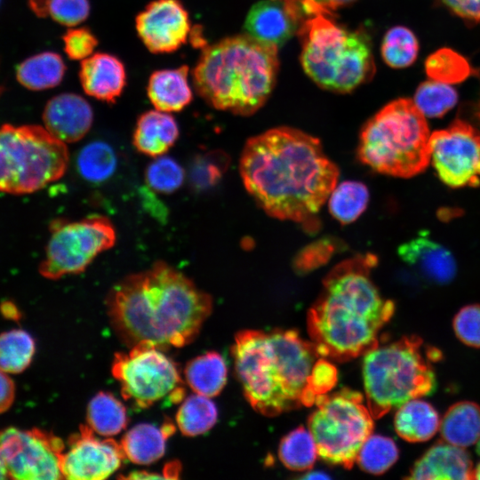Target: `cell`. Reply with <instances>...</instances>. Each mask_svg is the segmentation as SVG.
Wrapping results in <instances>:
<instances>
[{"mask_svg": "<svg viewBox=\"0 0 480 480\" xmlns=\"http://www.w3.org/2000/svg\"><path fill=\"white\" fill-rule=\"evenodd\" d=\"M378 262L370 252L356 254L333 267L308 315V331L322 357L345 362L364 355L379 343V332L395 312L371 273Z\"/></svg>", "mask_w": 480, "mask_h": 480, "instance_id": "obj_3", "label": "cell"}, {"mask_svg": "<svg viewBox=\"0 0 480 480\" xmlns=\"http://www.w3.org/2000/svg\"><path fill=\"white\" fill-rule=\"evenodd\" d=\"M477 116H478V118H479V120H480V101H479V108H478Z\"/></svg>", "mask_w": 480, "mask_h": 480, "instance_id": "obj_54", "label": "cell"}, {"mask_svg": "<svg viewBox=\"0 0 480 480\" xmlns=\"http://www.w3.org/2000/svg\"><path fill=\"white\" fill-rule=\"evenodd\" d=\"M452 327L461 342L480 348V305H468L460 308L453 318Z\"/></svg>", "mask_w": 480, "mask_h": 480, "instance_id": "obj_44", "label": "cell"}, {"mask_svg": "<svg viewBox=\"0 0 480 480\" xmlns=\"http://www.w3.org/2000/svg\"><path fill=\"white\" fill-rule=\"evenodd\" d=\"M474 479H480V463L474 468Z\"/></svg>", "mask_w": 480, "mask_h": 480, "instance_id": "obj_52", "label": "cell"}, {"mask_svg": "<svg viewBox=\"0 0 480 480\" xmlns=\"http://www.w3.org/2000/svg\"><path fill=\"white\" fill-rule=\"evenodd\" d=\"M303 478H329V476L323 474V472H312L310 474H307Z\"/></svg>", "mask_w": 480, "mask_h": 480, "instance_id": "obj_51", "label": "cell"}, {"mask_svg": "<svg viewBox=\"0 0 480 480\" xmlns=\"http://www.w3.org/2000/svg\"><path fill=\"white\" fill-rule=\"evenodd\" d=\"M239 172L247 192L269 216L308 226L337 185L339 169L320 140L292 127L249 139Z\"/></svg>", "mask_w": 480, "mask_h": 480, "instance_id": "obj_1", "label": "cell"}, {"mask_svg": "<svg viewBox=\"0 0 480 480\" xmlns=\"http://www.w3.org/2000/svg\"><path fill=\"white\" fill-rule=\"evenodd\" d=\"M174 429L172 422H165L161 428L149 423L134 426L120 443L125 458L140 465L158 460L164 455L166 440Z\"/></svg>", "mask_w": 480, "mask_h": 480, "instance_id": "obj_24", "label": "cell"}, {"mask_svg": "<svg viewBox=\"0 0 480 480\" xmlns=\"http://www.w3.org/2000/svg\"><path fill=\"white\" fill-rule=\"evenodd\" d=\"M87 422L100 436H115L127 425L126 409L112 394L98 393L88 404Z\"/></svg>", "mask_w": 480, "mask_h": 480, "instance_id": "obj_29", "label": "cell"}, {"mask_svg": "<svg viewBox=\"0 0 480 480\" xmlns=\"http://www.w3.org/2000/svg\"><path fill=\"white\" fill-rule=\"evenodd\" d=\"M443 2L460 18L480 22V0H443Z\"/></svg>", "mask_w": 480, "mask_h": 480, "instance_id": "obj_46", "label": "cell"}, {"mask_svg": "<svg viewBox=\"0 0 480 480\" xmlns=\"http://www.w3.org/2000/svg\"><path fill=\"white\" fill-rule=\"evenodd\" d=\"M116 162V153L108 143L93 141L80 150L76 164L84 179L91 182H101L113 174Z\"/></svg>", "mask_w": 480, "mask_h": 480, "instance_id": "obj_34", "label": "cell"}, {"mask_svg": "<svg viewBox=\"0 0 480 480\" xmlns=\"http://www.w3.org/2000/svg\"><path fill=\"white\" fill-rule=\"evenodd\" d=\"M442 439L459 447H468L480 438V406L469 401L452 404L440 421Z\"/></svg>", "mask_w": 480, "mask_h": 480, "instance_id": "obj_26", "label": "cell"}, {"mask_svg": "<svg viewBox=\"0 0 480 480\" xmlns=\"http://www.w3.org/2000/svg\"><path fill=\"white\" fill-rule=\"evenodd\" d=\"M419 44L409 28L396 26L387 31L381 44V56L391 68H403L411 66L416 60Z\"/></svg>", "mask_w": 480, "mask_h": 480, "instance_id": "obj_35", "label": "cell"}, {"mask_svg": "<svg viewBox=\"0 0 480 480\" xmlns=\"http://www.w3.org/2000/svg\"><path fill=\"white\" fill-rule=\"evenodd\" d=\"M476 452H477V453L480 455V438H479V440L477 441Z\"/></svg>", "mask_w": 480, "mask_h": 480, "instance_id": "obj_53", "label": "cell"}, {"mask_svg": "<svg viewBox=\"0 0 480 480\" xmlns=\"http://www.w3.org/2000/svg\"><path fill=\"white\" fill-rule=\"evenodd\" d=\"M398 255L424 278L436 284H446L455 276L457 265L452 252L425 232L401 244Z\"/></svg>", "mask_w": 480, "mask_h": 480, "instance_id": "obj_19", "label": "cell"}, {"mask_svg": "<svg viewBox=\"0 0 480 480\" xmlns=\"http://www.w3.org/2000/svg\"><path fill=\"white\" fill-rule=\"evenodd\" d=\"M94 431L82 425L68 440L61 459L63 479L101 480L108 478L125 458L120 443L112 438H99Z\"/></svg>", "mask_w": 480, "mask_h": 480, "instance_id": "obj_15", "label": "cell"}, {"mask_svg": "<svg viewBox=\"0 0 480 480\" xmlns=\"http://www.w3.org/2000/svg\"><path fill=\"white\" fill-rule=\"evenodd\" d=\"M300 0H260L250 9L247 35L277 47L298 32L306 17Z\"/></svg>", "mask_w": 480, "mask_h": 480, "instance_id": "obj_17", "label": "cell"}, {"mask_svg": "<svg viewBox=\"0 0 480 480\" xmlns=\"http://www.w3.org/2000/svg\"><path fill=\"white\" fill-rule=\"evenodd\" d=\"M229 159L223 152H209L198 156L191 168L192 184L197 189H205L216 185L228 166Z\"/></svg>", "mask_w": 480, "mask_h": 480, "instance_id": "obj_42", "label": "cell"}, {"mask_svg": "<svg viewBox=\"0 0 480 480\" xmlns=\"http://www.w3.org/2000/svg\"><path fill=\"white\" fill-rule=\"evenodd\" d=\"M244 396L258 412L276 416L307 406L308 380L321 357L296 331L239 332L231 348Z\"/></svg>", "mask_w": 480, "mask_h": 480, "instance_id": "obj_4", "label": "cell"}, {"mask_svg": "<svg viewBox=\"0 0 480 480\" xmlns=\"http://www.w3.org/2000/svg\"><path fill=\"white\" fill-rule=\"evenodd\" d=\"M338 372L329 361L318 358L308 380L307 406L315 404L317 396L327 394L337 383Z\"/></svg>", "mask_w": 480, "mask_h": 480, "instance_id": "obj_43", "label": "cell"}, {"mask_svg": "<svg viewBox=\"0 0 480 480\" xmlns=\"http://www.w3.org/2000/svg\"><path fill=\"white\" fill-rule=\"evenodd\" d=\"M116 239V229L104 216L92 215L75 221L54 220L50 225V237L39 273L50 280L79 274L99 254L110 249Z\"/></svg>", "mask_w": 480, "mask_h": 480, "instance_id": "obj_11", "label": "cell"}, {"mask_svg": "<svg viewBox=\"0 0 480 480\" xmlns=\"http://www.w3.org/2000/svg\"><path fill=\"white\" fill-rule=\"evenodd\" d=\"M64 51L69 59L83 60L93 53L98 39L87 28H74L63 36Z\"/></svg>", "mask_w": 480, "mask_h": 480, "instance_id": "obj_45", "label": "cell"}, {"mask_svg": "<svg viewBox=\"0 0 480 480\" xmlns=\"http://www.w3.org/2000/svg\"><path fill=\"white\" fill-rule=\"evenodd\" d=\"M4 91L0 85V95ZM66 143L36 124L0 125V192L24 195L60 179L68 164Z\"/></svg>", "mask_w": 480, "mask_h": 480, "instance_id": "obj_9", "label": "cell"}, {"mask_svg": "<svg viewBox=\"0 0 480 480\" xmlns=\"http://www.w3.org/2000/svg\"><path fill=\"white\" fill-rule=\"evenodd\" d=\"M298 33L303 69L321 88L345 93L374 75V59L367 34L339 25L332 13L308 16Z\"/></svg>", "mask_w": 480, "mask_h": 480, "instance_id": "obj_7", "label": "cell"}, {"mask_svg": "<svg viewBox=\"0 0 480 480\" xmlns=\"http://www.w3.org/2000/svg\"><path fill=\"white\" fill-rule=\"evenodd\" d=\"M408 479H474V468L468 453L446 442H437L414 463Z\"/></svg>", "mask_w": 480, "mask_h": 480, "instance_id": "obj_20", "label": "cell"}, {"mask_svg": "<svg viewBox=\"0 0 480 480\" xmlns=\"http://www.w3.org/2000/svg\"><path fill=\"white\" fill-rule=\"evenodd\" d=\"M218 411L210 397L194 394L183 400L176 414L177 426L188 436L210 430L216 423Z\"/></svg>", "mask_w": 480, "mask_h": 480, "instance_id": "obj_32", "label": "cell"}, {"mask_svg": "<svg viewBox=\"0 0 480 480\" xmlns=\"http://www.w3.org/2000/svg\"><path fill=\"white\" fill-rule=\"evenodd\" d=\"M430 160L438 178L451 188L480 185V132L457 119L430 134Z\"/></svg>", "mask_w": 480, "mask_h": 480, "instance_id": "obj_14", "label": "cell"}, {"mask_svg": "<svg viewBox=\"0 0 480 480\" xmlns=\"http://www.w3.org/2000/svg\"><path fill=\"white\" fill-rule=\"evenodd\" d=\"M398 408L394 427L397 435L408 442L427 441L440 428L441 420L437 412L425 401L412 399Z\"/></svg>", "mask_w": 480, "mask_h": 480, "instance_id": "obj_25", "label": "cell"}, {"mask_svg": "<svg viewBox=\"0 0 480 480\" xmlns=\"http://www.w3.org/2000/svg\"><path fill=\"white\" fill-rule=\"evenodd\" d=\"M317 452L316 444L309 432L299 427L287 434L280 442L278 455L282 463L296 471L313 467Z\"/></svg>", "mask_w": 480, "mask_h": 480, "instance_id": "obj_33", "label": "cell"}, {"mask_svg": "<svg viewBox=\"0 0 480 480\" xmlns=\"http://www.w3.org/2000/svg\"><path fill=\"white\" fill-rule=\"evenodd\" d=\"M306 16L316 12L332 13L336 9L355 0H300Z\"/></svg>", "mask_w": 480, "mask_h": 480, "instance_id": "obj_47", "label": "cell"}, {"mask_svg": "<svg viewBox=\"0 0 480 480\" xmlns=\"http://www.w3.org/2000/svg\"><path fill=\"white\" fill-rule=\"evenodd\" d=\"M227 365L217 352H207L189 361L184 375L189 388L196 393L212 397L220 393L227 381Z\"/></svg>", "mask_w": 480, "mask_h": 480, "instance_id": "obj_27", "label": "cell"}, {"mask_svg": "<svg viewBox=\"0 0 480 480\" xmlns=\"http://www.w3.org/2000/svg\"><path fill=\"white\" fill-rule=\"evenodd\" d=\"M364 356V385L373 419L436 389L432 363L439 359L440 352L424 346L420 337L406 336L387 344L378 343Z\"/></svg>", "mask_w": 480, "mask_h": 480, "instance_id": "obj_6", "label": "cell"}, {"mask_svg": "<svg viewBox=\"0 0 480 480\" xmlns=\"http://www.w3.org/2000/svg\"><path fill=\"white\" fill-rule=\"evenodd\" d=\"M31 10L39 17L50 16L56 22L75 27L90 13L88 0H28Z\"/></svg>", "mask_w": 480, "mask_h": 480, "instance_id": "obj_39", "label": "cell"}, {"mask_svg": "<svg viewBox=\"0 0 480 480\" xmlns=\"http://www.w3.org/2000/svg\"><path fill=\"white\" fill-rule=\"evenodd\" d=\"M7 478H8V474H7L6 467L0 454V479H7Z\"/></svg>", "mask_w": 480, "mask_h": 480, "instance_id": "obj_50", "label": "cell"}, {"mask_svg": "<svg viewBox=\"0 0 480 480\" xmlns=\"http://www.w3.org/2000/svg\"><path fill=\"white\" fill-rule=\"evenodd\" d=\"M183 168L169 156H157L146 170L148 186L160 193L170 194L180 188L184 181Z\"/></svg>", "mask_w": 480, "mask_h": 480, "instance_id": "obj_41", "label": "cell"}, {"mask_svg": "<svg viewBox=\"0 0 480 480\" xmlns=\"http://www.w3.org/2000/svg\"><path fill=\"white\" fill-rule=\"evenodd\" d=\"M179 132L178 124L171 114L157 109L149 110L139 116L132 143L140 153L157 157L175 144Z\"/></svg>", "mask_w": 480, "mask_h": 480, "instance_id": "obj_22", "label": "cell"}, {"mask_svg": "<svg viewBox=\"0 0 480 480\" xmlns=\"http://www.w3.org/2000/svg\"><path fill=\"white\" fill-rule=\"evenodd\" d=\"M118 337L129 347H182L198 334L212 309V297L164 261L118 282L107 299Z\"/></svg>", "mask_w": 480, "mask_h": 480, "instance_id": "obj_2", "label": "cell"}, {"mask_svg": "<svg viewBox=\"0 0 480 480\" xmlns=\"http://www.w3.org/2000/svg\"><path fill=\"white\" fill-rule=\"evenodd\" d=\"M458 100L456 91L448 84L429 80L419 85L414 104L428 117H441L452 108Z\"/></svg>", "mask_w": 480, "mask_h": 480, "instance_id": "obj_38", "label": "cell"}, {"mask_svg": "<svg viewBox=\"0 0 480 480\" xmlns=\"http://www.w3.org/2000/svg\"><path fill=\"white\" fill-rule=\"evenodd\" d=\"M65 63L58 53L44 52L29 57L17 68L20 84L32 91H42L58 85L65 74Z\"/></svg>", "mask_w": 480, "mask_h": 480, "instance_id": "obj_28", "label": "cell"}, {"mask_svg": "<svg viewBox=\"0 0 480 480\" xmlns=\"http://www.w3.org/2000/svg\"><path fill=\"white\" fill-rule=\"evenodd\" d=\"M36 352L34 338L25 330L12 329L0 333V370L12 374L24 372Z\"/></svg>", "mask_w": 480, "mask_h": 480, "instance_id": "obj_31", "label": "cell"}, {"mask_svg": "<svg viewBox=\"0 0 480 480\" xmlns=\"http://www.w3.org/2000/svg\"><path fill=\"white\" fill-rule=\"evenodd\" d=\"M137 33L153 53H168L183 45L190 34L188 12L180 0H154L136 17Z\"/></svg>", "mask_w": 480, "mask_h": 480, "instance_id": "obj_16", "label": "cell"}, {"mask_svg": "<svg viewBox=\"0 0 480 480\" xmlns=\"http://www.w3.org/2000/svg\"><path fill=\"white\" fill-rule=\"evenodd\" d=\"M344 248V243L336 237H321L305 245L295 254L292 267L298 274H308L325 265Z\"/></svg>", "mask_w": 480, "mask_h": 480, "instance_id": "obj_40", "label": "cell"}, {"mask_svg": "<svg viewBox=\"0 0 480 480\" xmlns=\"http://www.w3.org/2000/svg\"><path fill=\"white\" fill-rule=\"evenodd\" d=\"M308 429L318 455L325 461L351 468L373 429V417L360 393L342 388L316 397Z\"/></svg>", "mask_w": 480, "mask_h": 480, "instance_id": "obj_10", "label": "cell"}, {"mask_svg": "<svg viewBox=\"0 0 480 480\" xmlns=\"http://www.w3.org/2000/svg\"><path fill=\"white\" fill-rule=\"evenodd\" d=\"M79 78L87 95L114 103L125 87L126 71L117 57L96 52L82 60Z\"/></svg>", "mask_w": 480, "mask_h": 480, "instance_id": "obj_21", "label": "cell"}, {"mask_svg": "<svg viewBox=\"0 0 480 480\" xmlns=\"http://www.w3.org/2000/svg\"><path fill=\"white\" fill-rule=\"evenodd\" d=\"M188 67L184 65L151 74L147 93L156 109L179 112L191 102L193 92L188 82Z\"/></svg>", "mask_w": 480, "mask_h": 480, "instance_id": "obj_23", "label": "cell"}, {"mask_svg": "<svg viewBox=\"0 0 480 480\" xmlns=\"http://www.w3.org/2000/svg\"><path fill=\"white\" fill-rule=\"evenodd\" d=\"M111 371L121 385L123 397L141 408L163 399L177 403L185 394L176 364L148 342L131 347L127 353L116 354Z\"/></svg>", "mask_w": 480, "mask_h": 480, "instance_id": "obj_12", "label": "cell"}, {"mask_svg": "<svg viewBox=\"0 0 480 480\" xmlns=\"http://www.w3.org/2000/svg\"><path fill=\"white\" fill-rule=\"evenodd\" d=\"M63 441L40 428L9 427L0 430V454L8 478L19 480L63 479Z\"/></svg>", "mask_w": 480, "mask_h": 480, "instance_id": "obj_13", "label": "cell"}, {"mask_svg": "<svg viewBox=\"0 0 480 480\" xmlns=\"http://www.w3.org/2000/svg\"><path fill=\"white\" fill-rule=\"evenodd\" d=\"M369 198V190L363 182L343 181L336 185L328 197L329 212L343 225L352 223L366 210Z\"/></svg>", "mask_w": 480, "mask_h": 480, "instance_id": "obj_30", "label": "cell"}, {"mask_svg": "<svg viewBox=\"0 0 480 480\" xmlns=\"http://www.w3.org/2000/svg\"><path fill=\"white\" fill-rule=\"evenodd\" d=\"M164 477L159 474H156L155 472H148V471H135L131 472L127 476H124V478L128 479H148V478H160Z\"/></svg>", "mask_w": 480, "mask_h": 480, "instance_id": "obj_49", "label": "cell"}, {"mask_svg": "<svg viewBox=\"0 0 480 480\" xmlns=\"http://www.w3.org/2000/svg\"><path fill=\"white\" fill-rule=\"evenodd\" d=\"M425 68L432 80L445 84L460 83L472 74L467 60L449 48H442L429 55Z\"/></svg>", "mask_w": 480, "mask_h": 480, "instance_id": "obj_37", "label": "cell"}, {"mask_svg": "<svg viewBox=\"0 0 480 480\" xmlns=\"http://www.w3.org/2000/svg\"><path fill=\"white\" fill-rule=\"evenodd\" d=\"M15 399V384L8 373L0 370V414L8 411Z\"/></svg>", "mask_w": 480, "mask_h": 480, "instance_id": "obj_48", "label": "cell"}, {"mask_svg": "<svg viewBox=\"0 0 480 480\" xmlns=\"http://www.w3.org/2000/svg\"><path fill=\"white\" fill-rule=\"evenodd\" d=\"M277 69V46L246 34L205 45L192 79L198 95L214 108L250 116L269 97Z\"/></svg>", "mask_w": 480, "mask_h": 480, "instance_id": "obj_5", "label": "cell"}, {"mask_svg": "<svg viewBox=\"0 0 480 480\" xmlns=\"http://www.w3.org/2000/svg\"><path fill=\"white\" fill-rule=\"evenodd\" d=\"M398 459V448L389 437L370 436L363 444L356 461L365 472L380 475L389 469Z\"/></svg>", "mask_w": 480, "mask_h": 480, "instance_id": "obj_36", "label": "cell"}, {"mask_svg": "<svg viewBox=\"0 0 480 480\" xmlns=\"http://www.w3.org/2000/svg\"><path fill=\"white\" fill-rule=\"evenodd\" d=\"M43 121L52 135L64 143H73L84 138L91 129L93 112L84 97L66 92L46 103Z\"/></svg>", "mask_w": 480, "mask_h": 480, "instance_id": "obj_18", "label": "cell"}, {"mask_svg": "<svg viewBox=\"0 0 480 480\" xmlns=\"http://www.w3.org/2000/svg\"><path fill=\"white\" fill-rule=\"evenodd\" d=\"M429 140L425 116L412 100L398 99L363 126L357 156L379 173L411 178L422 172L430 162Z\"/></svg>", "mask_w": 480, "mask_h": 480, "instance_id": "obj_8", "label": "cell"}]
</instances>
